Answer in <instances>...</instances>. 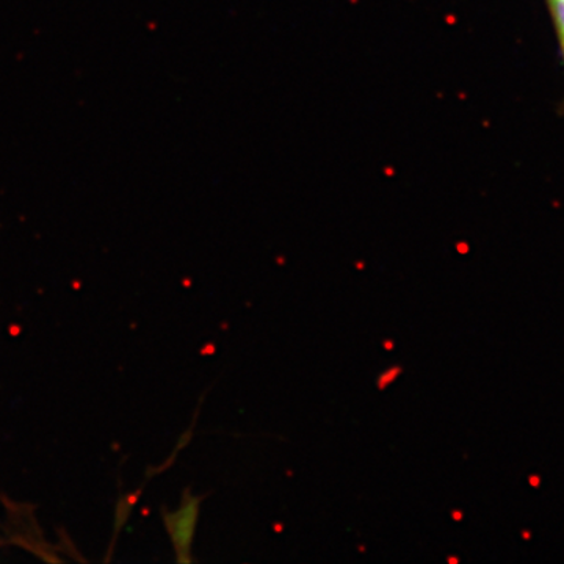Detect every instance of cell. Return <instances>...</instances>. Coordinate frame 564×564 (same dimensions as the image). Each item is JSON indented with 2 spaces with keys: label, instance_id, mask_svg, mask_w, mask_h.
I'll return each mask as SVG.
<instances>
[{
  "label": "cell",
  "instance_id": "cell-1",
  "mask_svg": "<svg viewBox=\"0 0 564 564\" xmlns=\"http://www.w3.org/2000/svg\"><path fill=\"white\" fill-rule=\"evenodd\" d=\"M549 3H551L552 20H554L556 36H558L564 61V0Z\"/></svg>",
  "mask_w": 564,
  "mask_h": 564
},
{
  "label": "cell",
  "instance_id": "cell-2",
  "mask_svg": "<svg viewBox=\"0 0 564 564\" xmlns=\"http://www.w3.org/2000/svg\"><path fill=\"white\" fill-rule=\"evenodd\" d=\"M547 2H556V0H547Z\"/></svg>",
  "mask_w": 564,
  "mask_h": 564
}]
</instances>
